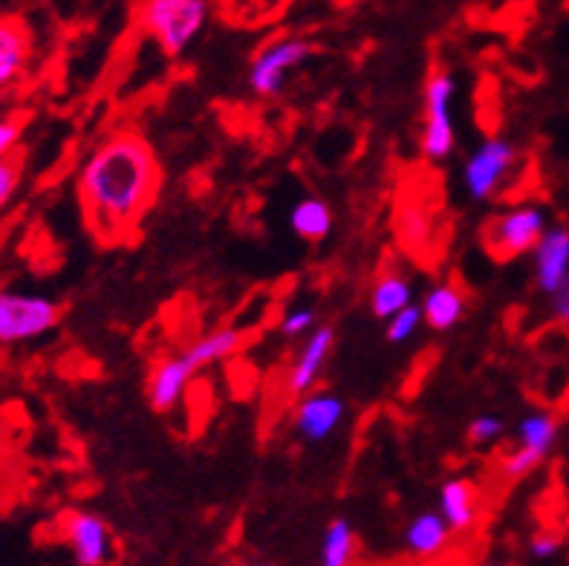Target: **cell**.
<instances>
[{"instance_id":"5","label":"cell","mask_w":569,"mask_h":566,"mask_svg":"<svg viewBox=\"0 0 569 566\" xmlns=\"http://www.w3.org/2000/svg\"><path fill=\"white\" fill-rule=\"evenodd\" d=\"M457 81L448 70H433L422 87V137L419 148L428 162H446L455 153Z\"/></svg>"},{"instance_id":"15","label":"cell","mask_w":569,"mask_h":566,"mask_svg":"<svg viewBox=\"0 0 569 566\" xmlns=\"http://www.w3.org/2000/svg\"><path fill=\"white\" fill-rule=\"evenodd\" d=\"M437 509L455 532L475 529L477 517H480V488L469 477H451L440 486Z\"/></svg>"},{"instance_id":"11","label":"cell","mask_w":569,"mask_h":566,"mask_svg":"<svg viewBox=\"0 0 569 566\" xmlns=\"http://www.w3.org/2000/svg\"><path fill=\"white\" fill-rule=\"evenodd\" d=\"M535 287L547 298L569 284V229L567 226H549L541 244L532 251Z\"/></svg>"},{"instance_id":"18","label":"cell","mask_w":569,"mask_h":566,"mask_svg":"<svg viewBox=\"0 0 569 566\" xmlns=\"http://www.w3.org/2000/svg\"><path fill=\"white\" fill-rule=\"evenodd\" d=\"M413 304V280L399 269H385L370 287V312L379 321H388L399 309Z\"/></svg>"},{"instance_id":"14","label":"cell","mask_w":569,"mask_h":566,"mask_svg":"<svg viewBox=\"0 0 569 566\" xmlns=\"http://www.w3.org/2000/svg\"><path fill=\"white\" fill-rule=\"evenodd\" d=\"M455 538V529L448 526L446 517L440 515V509L433 512H419L417 517L408 520L402 532V546L405 553L417 560H431L437 555H442L451 546Z\"/></svg>"},{"instance_id":"13","label":"cell","mask_w":569,"mask_h":566,"mask_svg":"<svg viewBox=\"0 0 569 566\" xmlns=\"http://www.w3.org/2000/svg\"><path fill=\"white\" fill-rule=\"evenodd\" d=\"M197 376V370L191 367V361L186 356H166L151 367L148 381H144V396H148V405H151L157 414H168L182 401V396L188 394V385Z\"/></svg>"},{"instance_id":"22","label":"cell","mask_w":569,"mask_h":566,"mask_svg":"<svg viewBox=\"0 0 569 566\" xmlns=\"http://www.w3.org/2000/svg\"><path fill=\"white\" fill-rule=\"evenodd\" d=\"M356 549H359V540H356L353 524L347 517H336L321 535L318 558H321V566H350L356 560Z\"/></svg>"},{"instance_id":"19","label":"cell","mask_w":569,"mask_h":566,"mask_svg":"<svg viewBox=\"0 0 569 566\" xmlns=\"http://www.w3.org/2000/svg\"><path fill=\"white\" fill-rule=\"evenodd\" d=\"M336 226V215H332V206L321 197H301L296 206L289 208V229L296 231L301 240L307 244H321L327 240Z\"/></svg>"},{"instance_id":"21","label":"cell","mask_w":569,"mask_h":566,"mask_svg":"<svg viewBox=\"0 0 569 566\" xmlns=\"http://www.w3.org/2000/svg\"><path fill=\"white\" fill-rule=\"evenodd\" d=\"M558 430H561V425H558L556 414H549V410L541 408L529 410V414L520 416L518 425H515V443L549 457L558 443Z\"/></svg>"},{"instance_id":"4","label":"cell","mask_w":569,"mask_h":566,"mask_svg":"<svg viewBox=\"0 0 569 566\" xmlns=\"http://www.w3.org/2000/svg\"><path fill=\"white\" fill-rule=\"evenodd\" d=\"M61 324V304L27 289H0V347H18L50 336Z\"/></svg>"},{"instance_id":"3","label":"cell","mask_w":569,"mask_h":566,"mask_svg":"<svg viewBox=\"0 0 569 566\" xmlns=\"http://www.w3.org/2000/svg\"><path fill=\"white\" fill-rule=\"evenodd\" d=\"M549 229L547 208L535 202H518V206L500 208L498 215H491L483 222L480 240L483 249L500 264L527 258L532 255L535 246L541 244V237Z\"/></svg>"},{"instance_id":"9","label":"cell","mask_w":569,"mask_h":566,"mask_svg":"<svg viewBox=\"0 0 569 566\" xmlns=\"http://www.w3.org/2000/svg\"><path fill=\"white\" fill-rule=\"evenodd\" d=\"M332 347H336V330L327 327V324H318L310 336L301 338L296 359L289 361L287 376H283V390L292 399H301V396L316 390L318 379H321L327 361L332 356Z\"/></svg>"},{"instance_id":"27","label":"cell","mask_w":569,"mask_h":566,"mask_svg":"<svg viewBox=\"0 0 569 566\" xmlns=\"http://www.w3.org/2000/svg\"><path fill=\"white\" fill-rule=\"evenodd\" d=\"M316 327H318L316 309L301 307V304H298V307H289L281 316V324H278L281 336L287 338H307Z\"/></svg>"},{"instance_id":"1","label":"cell","mask_w":569,"mask_h":566,"mask_svg":"<svg viewBox=\"0 0 569 566\" xmlns=\"http://www.w3.org/2000/svg\"><path fill=\"white\" fill-rule=\"evenodd\" d=\"M79 202L99 244H128L162 191V166L139 130H116L79 168Z\"/></svg>"},{"instance_id":"30","label":"cell","mask_w":569,"mask_h":566,"mask_svg":"<svg viewBox=\"0 0 569 566\" xmlns=\"http://www.w3.org/2000/svg\"><path fill=\"white\" fill-rule=\"evenodd\" d=\"M549 304H552V316H556L558 321L569 330V284L558 289V292L549 298Z\"/></svg>"},{"instance_id":"23","label":"cell","mask_w":569,"mask_h":566,"mask_svg":"<svg viewBox=\"0 0 569 566\" xmlns=\"http://www.w3.org/2000/svg\"><path fill=\"white\" fill-rule=\"evenodd\" d=\"M543 463H547V457H543V454L532 451V448H523V445H515L512 451L500 459V477L509 483L527 480L529 474L538 471Z\"/></svg>"},{"instance_id":"8","label":"cell","mask_w":569,"mask_h":566,"mask_svg":"<svg viewBox=\"0 0 569 566\" xmlns=\"http://www.w3.org/2000/svg\"><path fill=\"white\" fill-rule=\"evenodd\" d=\"M61 538L72 566H108L113 558V532L96 512L70 509L61 517Z\"/></svg>"},{"instance_id":"24","label":"cell","mask_w":569,"mask_h":566,"mask_svg":"<svg viewBox=\"0 0 569 566\" xmlns=\"http://www.w3.org/2000/svg\"><path fill=\"white\" fill-rule=\"evenodd\" d=\"M422 324H426L422 307L411 304V307L399 309L397 316H390L388 321H385V338H388L390 345H408L411 338L419 336Z\"/></svg>"},{"instance_id":"28","label":"cell","mask_w":569,"mask_h":566,"mask_svg":"<svg viewBox=\"0 0 569 566\" xmlns=\"http://www.w3.org/2000/svg\"><path fill=\"white\" fill-rule=\"evenodd\" d=\"M23 180V157L18 151L0 159V208L14 200V193Z\"/></svg>"},{"instance_id":"17","label":"cell","mask_w":569,"mask_h":566,"mask_svg":"<svg viewBox=\"0 0 569 566\" xmlns=\"http://www.w3.org/2000/svg\"><path fill=\"white\" fill-rule=\"evenodd\" d=\"M422 316H426V327L433 332H448L455 330L457 324L466 316V292L457 287L455 280H442L437 287L426 292V301L419 304Z\"/></svg>"},{"instance_id":"29","label":"cell","mask_w":569,"mask_h":566,"mask_svg":"<svg viewBox=\"0 0 569 566\" xmlns=\"http://www.w3.org/2000/svg\"><path fill=\"white\" fill-rule=\"evenodd\" d=\"M27 119L23 116H0V159L18 151Z\"/></svg>"},{"instance_id":"16","label":"cell","mask_w":569,"mask_h":566,"mask_svg":"<svg viewBox=\"0 0 569 566\" xmlns=\"http://www.w3.org/2000/svg\"><path fill=\"white\" fill-rule=\"evenodd\" d=\"M397 237L413 255H426L440 240L437 237V211L426 200H413L399 206L397 211Z\"/></svg>"},{"instance_id":"12","label":"cell","mask_w":569,"mask_h":566,"mask_svg":"<svg viewBox=\"0 0 569 566\" xmlns=\"http://www.w3.org/2000/svg\"><path fill=\"white\" fill-rule=\"evenodd\" d=\"M32 32L21 18L0 14V93H9L12 87L27 79L32 64Z\"/></svg>"},{"instance_id":"6","label":"cell","mask_w":569,"mask_h":566,"mask_svg":"<svg viewBox=\"0 0 569 566\" xmlns=\"http://www.w3.org/2000/svg\"><path fill=\"white\" fill-rule=\"evenodd\" d=\"M520 166V151L506 137H486L469 157L462 159L460 180L469 200H495L512 180Z\"/></svg>"},{"instance_id":"7","label":"cell","mask_w":569,"mask_h":566,"mask_svg":"<svg viewBox=\"0 0 569 566\" xmlns=\"http://www.w3.org/2000/svg\"><path fill=\"white\" fill-rule=\"evenodd\" d=\"M316 56V43L301 36H281L263 43L249 64V87L260 99H278L287 90L292 72Z\"/></svg>"},{"instance_id":"31","label":"cell","mask_w":569,"mask_h":566,"mask_svg":"<svg viewBox=\"0 0 569 566\" xmlns=\"http://www.w3.org/2000/svg\"><path fill=\"white\" fill-rule=\"evenodd\" d=\"M246 566H274V564H263V560H254V564H246Z\"/></svg>"},{"instance_id":"10","label":"cell","mask_w":569,"mask_h":566,"mask_svg":"<svg viewBox=\"0 0 569 566\" xmlns=\"http://www.w3.org/2000/svg\"><path fill=\"white\" fill-rule=\"evenodd\" d=\"M347 416V401L339 394L330 390H312V394L301 396L292 414V428L303 443L318 445L330 439L336 430L341 428Z\"/></svg>"},{"instance_id":"20","label":"cell","mask_w":569,"mask_h":566,"mask_svg":"<svg viewBox=\"0 0 569 566\" xmlns=\"http://www.w3.org/2000/svg\"><path fill=\"white\" fill-rule=\"evenodd\" d=\"M240 347H243V332L234 330V327H223V330H214L209 332V336L197 338L194 345H188L186 350H182V356H186V359L191 361V367L200 374L206 367L231 359L234 352H240Z\"/></svg>"},{"instance_id":"26","label":"cell","mask_w":569,"mask_h":566,"mask_svg":"<svg viewBox=\"0 0 569 566\" xmlns=\"http://www.w3.org/2000/svg\"><path fill=\"white\" fill-rule=\"evenodd\" d=\"M506 423L498 414H477L469 423V443H475L477 448H489L498 439H503Z\"/></svg>"},{"instance_id":"2","label":"cell","mask_w":569,"mask_h":566,"mask_svg":"<svg viewBox=\"0 0 569 566\" xmlns=\"http://www.w3.org/2000/svg\"><path fill=\"white\" fill-rule=\"evenodd\" d=\"M137 18L144 36L177 58L209 27L211 0H139Z\"/></svg>"},{"instance_id":"25","label":"cell","mask_w":569,"mask_h":566,"mask_svg":"<svg viewBox=\"0 0 569 566\" xmlns=\"http://www.w3.org/2000/svg\"><path fill=\"white\" fill-rule=\"evenodd\" d=\"M563 549H567V535L561 529H552V526L532 532L527 544V553L535 564H552V560L561 558Z\"/></svg>"}]
</instances>
